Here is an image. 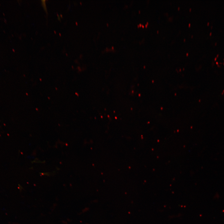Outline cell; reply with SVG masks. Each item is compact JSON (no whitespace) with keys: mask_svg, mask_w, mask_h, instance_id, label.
Wrapping results in <instances>:
<instances>
[{"mask_svg":"<svg viewBox=\"0 0 224 224\" xmlns=\"http://www.w3.org/2000/svg\"><path fill=\"white\" fill-rule=\"evenodd\" d=\"M208 24H209V23H208Z\"/></svg>","mask_w":224,"mask_h":224,"instance_id":"277c9868","label":"cell"},{"mask_svg":"<svg viewBox=\"0 0 224 224\" xmlns=\"http://www.w3.org/2000/svg\"><path fill=\"white\" fill-rule=\"evenodd\" d=\"M218 56V55H217V57Z\"/></svg>","mask_w":224,"mask_h":224,"instance_id":"3957f363","label":"cell"},{"mask_svg":"<svg viewBox=\"0 0 224 224\" xmlns=\"http://www.w3.org/2000/svg\"><path fill=\"white\" fill-rule=\"evenodd\" d=\"M216 58H215V60H216Z\"/></svg>","mask_w":224,"mask_h":224,"instance_id":"6da1fadb","label":"cell"},{"mask_svg":"<svg viewBox=\"0 0 224 224\" xmlns=\"http://www.w3.org/2000/svg\"><path fill=\"white\" fill-rule=\"evenodd\" d=\"M211 34H212V33H210V35H211Z\"/></svg>","mask_w":224,"mask_h":224,"instance_id":"7a4b0ae2","label":"cell"}]
</instances>
